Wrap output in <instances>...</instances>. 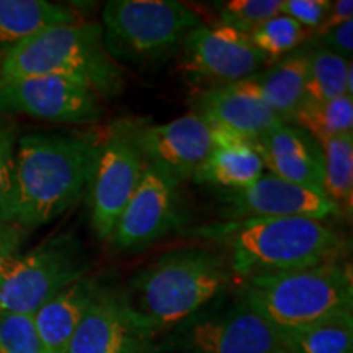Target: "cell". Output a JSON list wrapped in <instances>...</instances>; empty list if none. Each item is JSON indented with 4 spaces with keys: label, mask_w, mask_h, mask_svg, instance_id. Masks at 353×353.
<instances>
[{
    "label": "cell",
    "mask_w": 353,
    "mask_h": 353,
    "mask_svg": "<svg viewBox=\"0 0 353 353\" xmlns=\"http://www.w3.org/2000/svg\"><path fill=\"white\" fill-rule=\"evenodd\" d=\"M103 138L34 132L19 139L8 224L34 229L64 214L94 180Z\"/></svg>",
    "instance_id": "6da1fadb"
},
{
    "label": "cell",
    "mask_w": 353,
    "mask_h": 353,
    "mask_svg": "<svg viewBox=\"0 0 353 353\" xmlns=\"http://www.w3.org/2000/svg\"><path fill=\"white\" fill-rule=\"evenodd\" d=\"M231 280V265L213 250H174L141 270L120 299L131 321L156 339L226 293Z\"/></svg>",
    "instance_id": "7a4b0ae2"
},
{
    "label": "cell",
    "mask_w": 353,
    "mask_h": 353,
    "mask_svg": "<svg viewBox=\"0 0 353 353\" xmlns=\"http://www.w3.org/2000/svg\"><path fill=\"white\" fill-rule=\"evenodd\" d=\"M203 234L228 241L231 272L241 280L335 262L342 249L341 236L312 218L229 221Z\"/></svg>",
    "instance_id": "3957f363"
},
{
    "label": "cell",
    "mask_w": 353,
    "mask_h": 353,
    "mask_svg": "<svg viewBox=\"0 0 353 353\" xmlns=\"http://www.w3.org/2000/svg\"><path fill=\"white\" fill-rule=\"evenodd\" d=\"M32 76L74 79L100 97H112L123 87V70L108 56L101 26L94 21L52 26L13 46L0 59V81Z\"/></svg>",
    "instance_id": "277c9868"
},
{
    "label": "cell",
    "mask_w": 353,
    "mask_h": 353,
    "mask_svg": "<svg viewBox=\"0 0 353 353\" xmlns=\"http://www.w3.org/2000/svg\"><path fill=\"white\" fill-rule=\"evenodd\" d=\"M241 296L278 334L303 327L353 304L352 270L339 260L242 280Z\"/></svg>",
    "instance_id": "5b68a950"
},
{
    "label": "cell",
    "mask_w": 353,
    "mask_h": 353,
    "mask_svg": "<svg viewBox=\"0 0 353 353\" xmlns=\"http://www.w3.org/2000/svg\"><path fill=\"white\" fill-rule=\"evenodd\" d=\"M200 25V15L176 0H112L100 26L114 63L148 65L169 56Z\"/></svg>",
    "instance_id": "8992f818"
},
{
    "label": "cell",
    "mask_w": 353,
    "mask_h": 353,
    "mask_svg": "<svg viewBox=\"0 0 353 353\" xmlns=\"http://www.w3.org/2000/svg\"><path fill=\"white\" fill-rule=\"evenodd\" d=\"M88 257L76 236L56 234L23 255L0 249V309L33 316L59 291L85 276Z\"/></svg>",
    "instance_id": "52a82bcc"
},
{
    "label": "cell",
    "mask_w": 353,
    "mask_h": 353,
    "mask_svg": "<svg viewBox=\"0 0 353 353\" xmlns=\"http://www.w3.org/2000/svg\"><path fill=\"white\" fill-rule=\"evenodd\" d=\"M157 353H280V334L241 296L223 293L156 343Z\"/></svg>",
    "instance_id": "ba28073f"
},
{
    "label": "cell",
    "mask_w": 353,
    "mask_h": 353,
    "mask_svg": "<svg viewBox=\"0 0 353 353\" xmlns=\"http://www.w3.org/2000/svg\"><path fill=\"white\" fill-rule=\"evenodd\" d=\"M136 125L120 121L103 138L94 180L90 183V221L100 239H110L145 169L134 139Z\"/></svg>",
    "instance_id": "9c48e42d"
},
{
    "label": "cell",
    "mask_w": 353,
    "mask_h": 353,
    "mask_svg": "<svg viewBox=\"0 0 353 353\" xmlns=\"http://www.w3.org/2000/svg\"><path fill=\"white\" fill-rule=\"evenodd\" d=\"M101 97L85 83L61 76L0 81V113L56 123H87L101 114Z\"/></svg>",
    "instance_id": "30bf717a"
},
{
    "label": "cell",
    "mask_w": 353,
    "mask_h": 353,
    "mask_svg": "<svg viewBox=\"0 0 353 353\" xmlns=\"http://www.w3.org/2000/svg\"><path fill=\"white\" fill-rule=\"evenodd\" d=\"M180 182L145 164L141 182L113 229L118 250H139L169 234L182 218Z\"/></svg>",
    "instance_id": "8fae6325"
},
{
    "label": "cell",
    "mask_w": 353,
    "mask_h": 353,
    "mask_svg": "<svg viewBox=\"0 0 353 353\" xmlns=\"http://www.w3.org/2000/svg\"><path fill=\"white\" fill-rule=\"evenodd\" d=\"M223 216L229 221L260 218H312L325 221L341 211L322 192L262 174L242 188H221Z\"/></svg>",
    "instance_id": "7c38bea8"
},
{
    "label": "cell",
    "mask_w": 353,
    "mask_h": 353,
    "mask_svg": "<svg viewBox=\"0 0 353 353\" xmlns=\"http://www.w3.org/2000/svg\"><path fill=\"white\" fill-rule=\"evenodd\" d=\"M180 46L190 74L221 85L252 77L267 63L249 34L221 23L196 26L187 33Z\"/></svg>",
    "instance_id": "4fadbf2b"
},
{
    "label": "cell",
    "mask_w": 353,
    "mask_h": 353,
    "mask_svg": "<svg viewBox=\"0 0 353 353\" xmlns=\"http://www.w3.org/2000/svg\"><path fill=\"white\" fill-rule=\"evenodd\" d=\"M134 139L145 164L182 182L195 176L213 144V128L198 113L164 125H136Z\"/></svg>",
    "instance_id": "5bb4252c"
},
{
    "label": "cell",
    "mask_w": 353,
    "mask_h": 353,
    "mask_svg": "<svg viewBox=\"0 0 353 353\" xmlns=\"http://www.w3.org/2000/svg\"><path fill=\"white\" fill-rule=\"evenodd\" d=\"M65 353H157L123 307L120 294L97 293Z\"/></svg>",
    "instance_id": "9a60e30c"
},
{
    "label": "cell",
    "mask_w": 353,
    "mask_h": 353,
    "mask_svg": "<svg viewBox=\"0 0 353 353\" xmlns=\"http://www.w3.org/2000/svg\"><path fill=\"white\" fill-rule=\"evenodd\" d=\"M252 145L268 174L324 193L322 149L319 143L299 126L283 123L252 141Z\"/></svg>",
    "instance_id": "2e32d148"
},
{
    "label": "cell",
    "mask_w": 353,
    "mask_h": 353,
    "mask_svg": "<svg viewBox=\"0 0 353 353\" xmlns=\"http://www.w3.org/2000/svg\"><path fill=\"white\" fill-rule=\"evenodd\" d=\"M195 105L198 114L211 126L232 132L250 143L286 123L262 100L231 85H216L201 92Z\"/></svg>",
    "instance_id": "e0dca14e"
},
{
    "label": "cell",
    "mask_w": 353,
    "mask_h": 353,
    "mask_svg": "<svg viewBox=\"0 0 353 353\" xmlns=\"http://www.w3.org/2000/svg\"><path fill=\"white\" fill-rule=\"evenodd\" d=\"M99 293L92 278H81L76 283L52 296L33 314L34 325L46 353H65L74 334L85 317Z\"/></svg>",
    "instance_id": "ac0fdd59"
},
{
    "label": "cell",
    "mask_w": 353,
    "mask_h": 353,
    "mask_svg": "<svg viewBox=\"0 0 353 353\" xmlns=\"http://www.w3.org/2000/svg\"><path fill=\"white\" fill-rule=\"evenodd\" d=\"M307 54H294L276 63L263 74L231 83L232 88L262 100L281 120L293 123L306 100Z\"/></svg>",
    "instance_id": "d6986e66"
},
{
    "label": "cell",
    "mask_w": 353,
    "mask_h": 353,
    "mask_svg": "<svg viewBox=\"0 0 353 353\" xmlns=\"http://www.w3.org/2000/svg\"><path fill=\"white\" fill-rule=\"evenodd\" d=\"M263 170L262 161L250 141L213 128L211 151L193 179L219 188H242L262 176Z\"/></svg>",
    "instance_id": "ffe728a7"
},
{
    "label": "cell",
    "mask_w": 353,
    "mask_h": 353,
    "mask_svg": "<svg viewBox=\"0 0 353 353\" xmlns=\"http://www.w3.org/2000/svg\"><path fill=\"white\" fill-rule=\"evenodd\" d=\"M77 15L69 7L46 0H0V59L13 46L50 30L76 23Z\"/></svg>",
    "instance_id": "44dd1931"
},
{
    "label": "cell",
    "mask_w": 353,
    "mask_h": 353,
    "mask_svg": "<svg viewBox=\"0 0 353 353\" xmlns=\"http://www.w3.org/2000/svg\"><path fill=\"white\" fill-rule=\"evenodd\" d=\"M286 353H352L353 314L342 311L280 334Z\"/></svg>",
    "instance_id": "7402d4cb"
},
{
    "label": "cell",
    "mask_w": 353,
    "mask_h": 353,
    "mask_svg": "<svg viewBox=\"0 0 353 353\" xmlns=\"http://www.w3.org/2000/svg\"><path fill=\"white\" fill-rule=\"evenodd\" d=\"M324 156V193L342 216L353 210V132L321 144Z\"/></svg>",
    "instance_id": "603a6c76"
},
{
    "label": "cell",
    "mask_w": 353,
    "mask_h": 353,
    "mask_svg": "<svg viewBox=\"0 0 353 353\" xmlns=\"http://www.w3.org/2000/svg\"><path fill=\"white\" fill-rule=\"evenodd\" d=\"M293 123L317 143L324 144L339 136L353 132V99L343 95L329 101L304 100Z\"/></svg>",
    "instance_id": "cb8c5ba5"
},
{
    "label": "cell",
    "mask_w": 353,
    "mask_h": 353,
    "mask_svg": "<svg viewBox=\"0 0 353 353\" xmlns=\"http://www.w3.org/2000/svg\"><path fill=\"white\" fill-rule=\"evenodd\" d=\"M352 68L350 59L335 54L321 46L307 54V77L304 94L309 101H329L350 95L347 76Z\"/></svg>",
    "instance_id": "d4e9b609"
},
{
    "label": "cell",
    "mask_w": 353,
    "mask_h": 353,
    "mask_svg": "<svg viewBox=\"0 0 353 353\" xmlns=\"http://www.w3.org/2000/svg\"><path fill=\"white\" fill-rule=\"evenodd\" d=\"M249 37L254 46L268 61L278 59L293 51L304 39L311 37V30H306L298 21L280 13L250 32Z\"/></svg>",
    "instance_id": "484cf974"
},
{
    "label": "cell",
    "mask_w": 353,
    "mask_h": 353,
    "mask_svg": "<svg viewBox=\"0 0 353 353\" xmlns=\"http://www.w3.org/2000/svg\"><path fill=\"white\" fill-rule=\"evenodd\" d=\"M281 3L283 0H229L219 7L221 25L249 34L267 20L280 15Z\"/></svg>",
    "instance_id": "4316f807"
},
{
    "label": "cell",
    "mask_w": 353,
    "mask_h": 353,
    "mask_svg": "<svg viewBox=\"0 0 353 353\" xmlns=\"http://www.w3.org/2000/svg\"><path fill=\"white\" fill-rule=\"evenodd\" d=\"M0 353H46L33 316L0 314Z\"/></svg>",
    "instance_id": "83f0119b"
},
{
    "label": "cell",
    "mask_w": 353,
    "mask_h": 353,
    "mask_svg": "<svg viewBox=\"0 0 353 353\" xmlns=\"http://www.w3.org/2000/svg\"><path fill=\"white\" fill-rule=\"evenodd\" d=\"M17 132L10 123L0 118V226L8 224V208L15 170Z\"/></svg>",
    "instance_id": "f1b7e54d"
},
{
    "label": "cell",
    "mask_w": 353,
    "mask_h": 353,
    "mask_svg": "<svg viewBox=\"0 0 353 353\" xmlns=\"http://www.w3.org/2000/svg\"><path fill=\"white\" fill-rule=\"evenodd\" d=\"M330 7V0H283L281 13L312 32L322 23Z\"/></svg>",
    "instance_id": "f546056e"
},
{
    "label": "cell",
    "mask_w": 353,
    "mask_h": 353,
    "mask_svg": "<svg viewBox=\"0 0 353 353\" xmlns=\"http://www.w3.org/2000/svg\"><path fill=\"white\" fill-rule=\"evenodd\" d=\"M324 43V48L335 54L350 59L353 51V20H348L345 23L339 25L332 32L321 38Z\"/></svg>",
    "instance_id": "4dcf8cb0"
},
{
    "label": "cell",
    "mask_w": 353,
    "mask_h": 353,
    "mask_svg": "<svg viewBox=\"0 0 353 353\" xmlns=\"http://www.w3.org/2000/svg\"><path fill=\"white\" fill-rule=\"evenodd\" d=\"M353 15V2L352 0H337L332 3L330 10L325 19L322 20V23L317 26L316 30H312L311 37L314 38H324L325 34L332 32L334 28H337L339 25L345 23V21L352 20Z\"/></svg>",
    "instance_id": "1f68e13d"
},
{
    "label": "cell",
    "mask_w": 353,
    "mask_h": 353,
    "mask_svg": "<svg viewBox=\"0 0 353 353\" xmlns=\"http://www.w3.org/2000/svg\"><path fill=\"white\" fill-rule=\"evenodd\" d=\"M280 353H286V352H285V350H281V352H280Z\"/></svg>",
    "instance_id": "d6a6232c"
},
{
    "label": "cell",
    "mask_w": 353,
    "mask_h": 353,
    "mask_svg": "<svg viewBox=\"0 0 353 353\" xmlns=\"http://www.w3.org/2000/svg\"><path fill=\"white\" fill-rule=\"evenodd\" d=\"M0 314H2V309H0Z\"/></svg>",
    "instance_id": "836d02e7"
}]
</instances>
